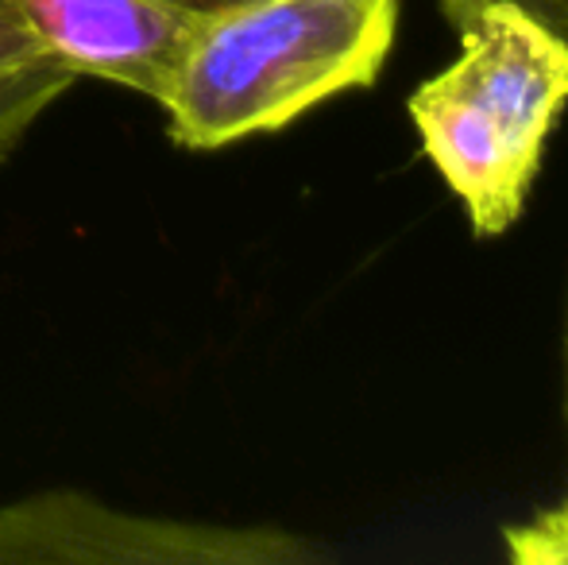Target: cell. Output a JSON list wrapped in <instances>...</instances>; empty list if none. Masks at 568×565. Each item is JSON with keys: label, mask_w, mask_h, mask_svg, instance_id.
I'll use <instances>...</instances> for the list:
<instances>
[{"label": "cell", "mask_w": 568, "mask_h": 565, "mask_svg": "<svg viewBox=\"0 0 568 565\" xmlns=\"http://www.w3.org/2000/svg\"><path fill=\"white\" fill-rule=\"evenodd\" d=\"M437 4L445 8V16H449L453 23H460L464 16H471L484 4H495V0H437ZM503 4L523 8V12L530 16V20H538L549 36L561 39L565 51H568V0H503Z\"/></svg>", "instance_id": "8992f818"}, {"label": "cell", "mask_w": 568, "mask_h": 565, "mask_svg": "<svg viewBox=\"0 0 568 565\" xmlns=\"http://www.w3.org/2000/svg\"><path fill=\"white\" fill-rule=\"evenodd\" d=\"M190 4L0 0V163L82 78L151 98Z\"/></svg>", "instance_id": "3957f363"}, {"label": "cell", "mask_w": 568, "mask_h": 565, "mask_svg": "<svg viewBox=\"0 0 568 565\" xmlns=\"http://www.w3.org/2000/svg\"><path fill=\"white\" fill-rule=\"evenodd\" d=\"M456 31L460 59L414 90L410 117L476 236H495L523 218L546 140L568 105V51L503 0L464 16Z\"/></svg>", "instance_id": "7a4b0ae2"}, {"label": "cell", "mask_w": 568, "mask_h": 565, "mask_svg": "<svg viewBox=\"0 0 568 565\" xmlns=\"http://www.w3.org/2000/svg\"><path fill=\"white\" fill-rule=\"evenodd\" d=\"M507 551L518 562H568V500L554 512H541L526 527L510 531Z\"/></svg>", "instance_id": "5b68a950"}, {"label": "cell", "mask_w": 568, "mask_h": 565, "mask_svg": "<svg viewBox=\"0 0 568 565\" xmlns=\"http://www.w3.org/2000/svg\"><path fill=\"white\" fill-rule=\"evenodd\" d=\"M317 546L278 527L148 515L78 488L0 504V565H294Z\"/></svg>", "instance_id": "277c9868"}, {"label": "cell", "mask_w": 568, "mask_h": 565, "mask_svg": "<svg viewBox=\"0 0 568 565\" xmlns=\"http://www.w3.org/2000/svg\"><path fill=\"white\" fill-rule=\"evenodd\" d=\"M182 4H213V0H182Z\"/></svg>", "instance_id": "52a82bcc"}, {"label": "cell", "mask_w": 568, "mask_h": 565, "mask_svg": "<svg viewBox=\"0 0 568 565\" xmlns=\"http://www.w3.org/2000/svg\"><path fill=\"white\" fill-rule=\"evenodd\" d=\"M398 0H213L190 4L151 93L166 137L217 151L267 137L379 78Z\"/></svg>", "instance_id": "6da1fadb"}]
</instances>
